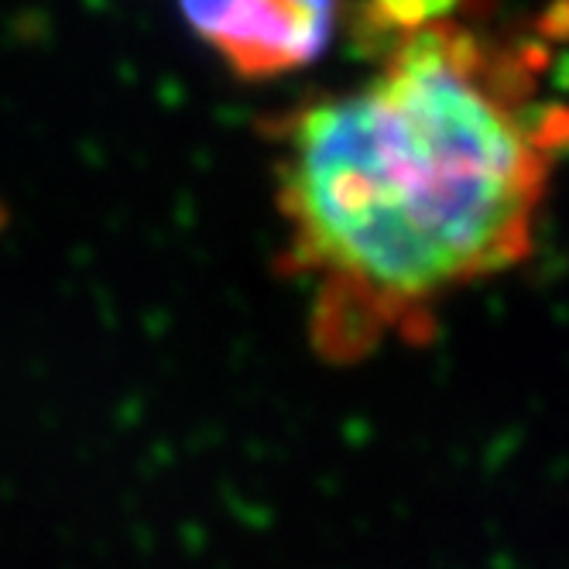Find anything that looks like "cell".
Instances as JSON below:
<instances>
[{
	"mask_svg": "<svg viewBox=\"0 0 569 569\" xmlns=\"http://www.w3.org/2000/svg\"><path fill=\"white\" fill-rule=\"evenodd\" d=\"M363 83L268 128L284 264L312 340L353 360L439 299L518 264L569 110L542 100V56L446 21L381 49Z\"/></svg>",
	"mask_w": 569,
	"mask_h": 569,
	"instance_id": "1",
	"label": "cell"
},
{
	"mask_svg": "<svg viewBox=\"0 0 569 569\" xmlns=\"http://www.w3.org/2000/svg\"><path fill=\"white\" fill-rule=\"evenodd\" d=\"M179 8L237 76L274 79L327 52L343 0H179Z\"/></svg>",
	"mask_w": 569,
	"mask_h": 569,
	"instance_id": "2",
	"label": "cell"
},
{
	"mask_svg": "<svg viewBox=\"0 0 569 569\" xmlns=\"http://www.w3.org/2000/svg\"><path fill=\"white\" fill-rule=\"evenodd\" d=\"M467 0H357V38L371 52L388 49L398 38L457 21Z\"/></svg>",
	"mask_w": 569,
	"mask_h": 569,
	"instance_id": "3",
	"label": "cell"
}]
</instances>
